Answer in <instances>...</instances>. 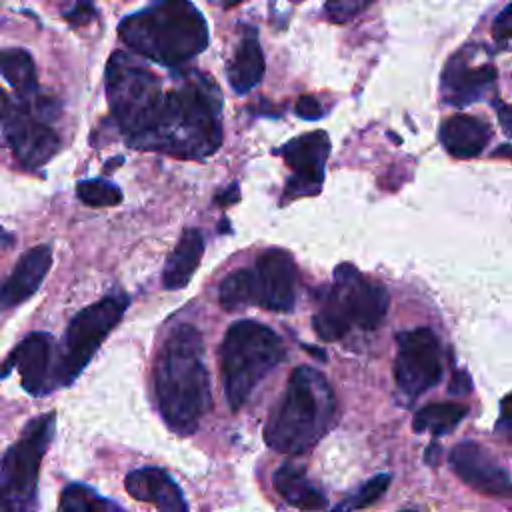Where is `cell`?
<instances>
[{
	"mask_svg": "<svg viewBox=\"0 0 512 512\" xmlns=\"http://www.w3.org/2000/svg\"><path fill=\"white\" fill-rule=\"evenodd\" d=\"M222 98L204 74L190 72L178 86L164 92L154 122L132 148L154 150L184 160L214 154L222 142Z\"/></svg>",
	"mask_w": 512,
	"mask_h": 512,
	"instance_id": "1",
	"label": "cell"
},
{
	"mask_svg": "<svg viewBox=\"0 0 512 512\" xmlns=\"http://www.w3.org/2000/svg\"><path fill=\"white\" fill-rule=\"evenodd\" d=\"M158 410L170 430L192 434L212 406L202 334L178 324L164 340L154 366Z\"/></svg>",
	"mask_w": 512,
	"mask_h": 512,
	"instance_id": "2",
	"label": "cell"
},
{
	"mask_svg": "<svg viewBox=\"0 0 512 512\" xmlns=\"http://www.w3.org/2000/svg\"><path fill=\"white\" fill-rule=\"evenodd\" d=\"M120 40L162 66H180L208 46V26L192 0H152L122 18Z\"/></svg>",
	"mask_w": 512,
	"mask_h": 512,
	"instance_id": "3",
	"label": "cell"
},
{
	"mask_svg": "<svg viewBox=\"0 0 512 512\" xmlns=\"http://www.w3.org/2000/svg\"><path fill=\"white\" fill-rule=\"evenodd\" d=\"M334 410L336 402L328 380L310 366H298L264 426V440L276 452L304 454L328 432Z\"/></svg>",
	"mask_w": 512,
	"mask_h": 512,
	"instance_id": "4",
	"label": "cell"
},
{
	"mask_svg": "<svg viewBox=\"0 0 512 512\" xmlns=\"http://www.w3.org/2000/svg\"><path fill=\"white\" fill-rule=\"evenodd\" d=\"M280 336L256 320L234 322L220 346V366L226 400L232 410H240L258 382L284 360Z\"/></svg>",
	"mask_w": 512,
	"mask_h": 512,
	"instance_id": "5",
	"label": "cell"
},
{
	"mask_svg": "<svg viewBox=\"0 0 512 512\" xmlns=\"http://www.w3.org/2000/svg\"><path fill=\"white\" fill-rule=\"evenodd\" d=\"M386 310L388 292L384 286L364 278L354 266L340 264L334 272V286L312 316V326L322 340H338L352 324L362 330H376Z\"/></svg>",
	"mask_w": 512,
	"mask_h": 512,
	"instance_id": "6",
	"label": "cell"
},
{
	"mask_svg": "<svg viewBox=\"0 0 512 512\" xmlns=\"http://www.w3.org/2000/svg\"><path fill=\"white\" fill-rule=\"evenodd\" d=\"M106 96L116 126L132 146L154 122L164 92L150 68L118 50L106 64Z\"/></svg>",
	"mask_w": 512,
	"mask_h": 512,
	"instance_id": "7",
	"label": "cell"
},
{
	"mask_svg": "<svg viewBox=\"0 0 512 512\" xmlns=\"http://www.w3.org/2000/svg\"><path fill=\"white\" fill-rule=\"evenodd\" d=\"M54 434V414L30 420L0 464V510L20 512L36 508V488L42 458Z\"/></svg>",
	"mask_w": 512,
	"mask_h": 512,
	"instance_id": "8",
	"label": "cell"
},
{
	"mask_svg": "<svg viewBox=\"0 0 512 512\" xmlns=\"http://www.w3.org/2000/svg\"><path fill=\"white\" fill-rule=\"evenodd\" d=\"M128 302V296L122 292L108 294L98 302L82 308L70 320L58 364L60 386H70L80 376L104 338L124 316Z\"/></svg>",
	"mask_w": 512,
	"mask_h": 512,
	"instance_id": "9",
	"label": "cell"
},
{
	"mask_svg": "<svg viewBox=\"0 0 512 512\" xmlns=\"http://www.w3.org/2000/svg\"><path fill=\"white\" fill-rule=\"evenodd\" d=\"M394 380L402 394L416 398L438 384L442 376L440 342L430 328L398 332Z\"/></svg>",
	"mask_w": 512,
	"mask_h": 512,
	"instance_id": "10",
	"label": "cell"
},
{
	"mask_svg": "<svg viewBox=\"0 0 512 512\" xmlns=\"http://www.w3.org/2000/svg\"><path fill=\"white\" fill-rule=\"evenodd\" d=\"M58 364L60 356L56 354L52 336L46 332H32L16 344L8 360L0 366V378L16 368L24 390L32 396H44L60 386Z\"/></svg>",
	"mask_w": 512,
	"mask_h": 512,
	"instance_id": "11",
	"label": "cell"
},
{
	"mask_svg": "<svg viewBox=\"0 0 512 512\" xmlns=\"http://www.w3.org/2000/svg\"><path fill=\"white\" fill-rule=\"evenodd\" d=\"M474 48L466 46L452 54L440 76L442 100L452 106H468L482 100L496 84V66L474 62Z\"/></svg>",
	"mask_w": 512,
	"mask_h": 512,
	"instance_id": "12",
	"label": "cell"
},
{
	"mask_svg": "<svg viewBox=\"0 0 512 512\" xmlns=\"http://www.w3.org/2000/svg\"><path fill=\"white\" fill-rule=\"evenodd\" d=\"M448 460L454 474L472 490L492 498L512 496L510 472L500 466L494 456L478 442L464 440L456 444Z\"/></svg>",
	"mask_w": 512,
	"mask_h": 512,
	"instance_id": "13",
	"label": "cell"
},
{
	"mask_svg": "<svg viewBox=\"0 0 512 512\" xmlns=\"http://www.w3.org/2000/svg\"><path fill=\"white\" fill-rule=\"evenodd\" d=\"M330 154V140L324 130L302 134L280 148V156L292 168L286 192L292 196L316 194L324 180V166Z\"/></svg>",
	"mask_w": 512,
	"mask_h": 512,
	"instance_id": "14",
	"label": "cell"
},
{
	"mask_svg": "<svg viewBox=\"0 0 512 512\" xmlns=\"http://www.w3.org/2000/svg\"><path fill=\"white\" fill-rule=\"evenodd\" d=\"M256 276V304L272 312H288L296 296V266L288 252L270 248L252 268Z\"/></svg>",
	"mask_w": 512,
	"mask_h": 512,
	"instance_id": "15",
	"label": "cell"
},
{
	"mask_svg": "<svg viewBox=\"0 0 512 512\" xmlns=\"http://www.w3.org/2000/svg\"><path fill=\"white\" fill-rule=\"evenodd\" d=\"M52 266V250L46 244H38L26 250L16 262L10 276L0 282V310L14 308L28 300L44 282Z\"/></svg>",
	"mask_w": 512,
	"mask_h": 512,
	"instance_id": "16",
	"label": "cell"
},
{
	"mask_svg": "<svg viewBox=\"0 0 512 512\" xmlns=\"http://www.w3.org/2000/svg\"><path fill=\"white\" fill-rule=\"evenodd\" d=\"M124 486L136 500L148 502L160 510H170V512L188 510L182 490L172 480V476L160 468L146 466V468L132 470L126 476Z\"/></svg>",
	"mask_w": 512,
	"mask_h": 512,
	"instance_id": "17",
	"label": "cell"
},
{
	"mask_svg": "<svg viewBox=\"0 0 512 512\" xmlns=\"http://www.w3.org/2000/svg\"><path fill=\"white\" fill-rule=\"evenodd\" d=\"M264 70H266V64H264V54L260 48L258 32L254 26L244 24L242 32H240V40L234 48V56L226 70L228 82L234 88V92L246 94L256 84H260Z\"/></svg>",
	"mask_w": 512,
	"mask_h": 512,
	"instance_id": "18",
	"label": "cell"
},
{
	"mask_svg": "<svg viewBox=\"0 0 512 512\" xmlns=\"http://www.w3.org/2000/svg\"><path fill=\"white\" fill-rule=\"evenodd\" d=\"M490 136V126L470 114H454L440 126V142L454 158H476Z\"/></svg>",
	"mask_w": 512,
	"mask_h": 512,
	"instance_id": "19",
	"label": "cell"
},
{
	"mask_svg": "<svg viewBox=\"0 0 512 512\" xmlns=\"http://www.w3.org/2000/svg\"><path fill=\"white\" fill-rule=\"evenodd\" d=\"M204 254V238L200 230L188 228L182 232L176 248L166 260L162 282L168 290H180L184 288L190 278L194 276L200 260Z\"/></svg>",
	"mask_w": 512,
	"mask_h": 512,
	"instance_id": "20",
	"label": "cell"
},
{
	"mask_svg": "<svg viewBox=\"0 0 512 512\" xmlns=\"http://www.w3.org/2000/svg\"><path fill=\"white\" fill-rule=\"evenodd\" d=\"M274 488L280 492V496L304 510H320L326 508L324 496L310 484L304 470L296 464H284L274 472Z\"/></svg>",
	"mask_w": 512,
	"mask_h": 512,
	"instance_id": "21",
	"label": "cell"
},
{
	"mask_svg": "<svg viewBox=\"0 0 512 512\" xmlns=\"http://www.w3.org/2000/svg\"><path fill=\"white\" fill-rule=\"evenodd\" d=\"M468 408L456 402L428 404L420 408L412 420L414 432H432L434 436L450 434L466 416Z\"/></svg>",
	"mask_w": 512,
	"mask_h": 512,
	"instance_id": "22",
	"label": "cell"
},
{
	"mask_svg": "<svg viewBox=\"0 0 512 512\" xmlns=\"http://www.w3.org/2000/svg\"><path fill=\"white\" fill-rule=\"evenodd\" d=\"M218 302L224 310H238L256 304V276L254 270L240 268L228 274L218 288Z\"/></svg>",
	"mask_w": 512,
	"mask_h": 512,
	"instance_id": "23",
	"label": "cell"
},
{
	"mask_svg": "<svg viewBox=\"0 0 512 512\" xmlns=\"http://www.w3.org/2000/svg\"><path fill=\"white\" fill-rule=\"evenodd\" d=\"M120 506L100 496L96 490L84 484H68L60 496V510L66 512H102L118 510Z\"/></svg>",
	"mask_w": 512,
	"mask_h": 512,
	"instance_id": "24",
	"label": "cell"
},
{
	"mask_svg": "<svg viewBox=\"0 0 512 512\" xmlns=\"http://www.w3.org/2000/svg\"><path fill=\"white\" fill-rule=\"evenodd\" d=\"M76 194L82 204L92 206V208L116 206L122 202L120 188L114 182L104 180V178H90V180L78 182Z\"/></svg>",
	"mask_w": 512,
	"mask_h": 512,
	"instance_id": "25",
	"label": "cell"
},
{
	"mask_svg": "<svg viewBox=\"0 0 512 512\" xmlns=\"http://www.w3.org/2000/svg\"><path fill=\"white\" fill-rule=\"evenodd\" d=\"M390 474H376V476H372L356 494H354V498L350 500V502H344V504H340V506H336V508H346V510H352V508H366V506H370L372 502H376L384 492H386V488H388V484H390Z\"/></svg>",
	"mask_w": 512,
	"mask_h": 512,
	"instance_id": "26",
	"label": "cell"
},
{
	"mask_svg": "<svg viewBox=\"0 0 512 512\" xmlns=\"http://www.w3.org/2000/svg\"><path fill=\"white\" fill-rule=\"evenodd\" d=\"M374 0H324L326 18L334 24H346L362 14Z\"/></svg>",
	"mask_w": 512,
	"mask_h": 512,
	"instance_id": "27",
	"label": "cell"
},
{
	"mask_svg": "<svg viewBox=\"0 0 512 512\" xmlns=\"http://www.w3.org/2000/svg\"><path fill=\"white\" fill-rule=\"evenodd\" d=\"M492 38L500 48H512V2L494 18Z\"/></svg>",
	"mask_w": 512,
	"mask_h": 512,
	"instance_id": "28",
	"label": "cell"
},
{
	"mask_svg": "<svg viewBox=\"0 0 512 512\" xmlns=\"http://www.w3.org/2000/svg\"><path fill=\"white\" fill-rule=\"evenodd\" d=\"M496 430L512 444V394H506L500 402V418Z\"/></svg>",
	"mask_w": 512,
	"mask_h": 512,
	"instance_id": "29",
	"label": "cell"
},
{
	"mask_svg": "<svg viewBox=\"0 0 512 512\" xmlns=\"http://www.w3.org/2000/svg\"><path fill=\"white\" fill-rule=\"evenodd\" d=\"M296 114L304 120H318L322 116V106L314 96L304 94L296 100Z\"/></svg>",
	"mask_w": 512,
	"mask_h": 512,
	"instance_id": "30",
	"label": "cell"
},
{
	"mask_svg": "<svg viewBox=\"0 0 512 512\" xmlns=\"http://www.w3.org/2000/svg\"><path fill=\"white\" fill-rule=\"evenodd\" d=\"M64 16L72 24H86L94 18V6H92L90 0H76L72 10H68Z\"/></svg>",
	"mask_w": 512,
	"mask_h": 512,
	"instance_id": "31",
	"label": "cell"
},
{
	"mask_svg": "<svg viewBox=\"0 0 512 512\" xmlns=\"http://www.w3.org/2000/svg\"><path fill=\"white\" fill-rule=\"evenodd\" d=\"M502 130L512 138V104H496Z\"/></svg>",
	"mask_w": 512,
	"mask_h": 512,
	"instance_id": "32",
	"label": "cell"
},
{
	"mask_svg": "<svg viewBox=\"0 0 512 512\" xmlns=\"http://www.w3.org/2000/svg\"><path fill=\"white\" fill-rule=\"evenodd\" d=\"M470 390V380L466 376V372H458L452 380V386H450V392L452 394H464Z\"/></svg>",
	"mask_w": 512,
	"mask_h": 512,
	"instance_id": "33",
	"label": "cell"
},
{
	"mask_svg": "<svg viewBox=\"0 0 512 512\" xmlns=\"http://www.w3.org/2000/svg\"><path fill=\"white\" fill-rule=\"evenodd\" d=\"M14 242H16V236H14L12 232H8L6 228L0 226V256H2L4 252H8V250L14 246Z\"/></svg>",
	"mask_w": 512,
	"mask_h": 512,
	"instance_id": "34",
	"label": "cell"
},
{
	"mask_svg": "<svg viewBox=\"0 0 512 512\" xmlns=\"http://www.w3.org/2000/svg\"><path fill=\"white\" fill-rule=\"evenodd\" d=\"M242 0H222V4L226 6V8H232V6H238Z\"/></svg>",
	"mask_w": 512,
	"mask_h": 512,
	"instance_id": "35",
	"label": "cell"
},
{
	"mask_svg": "<svg viewBox=\"0 0 512 512\" xmlns=\"http://www.w3.org/2000/svg\"><path fill=\"white\" fill-rule=\"evenodd\" d=\"M290 2H294V4H300V2H304V0H290Z\"/></svg>",
	"mask_w": 512,
	"mask_h": 512,
	"instance_id": "36",
	"label": "cell"
}]
</instances>
